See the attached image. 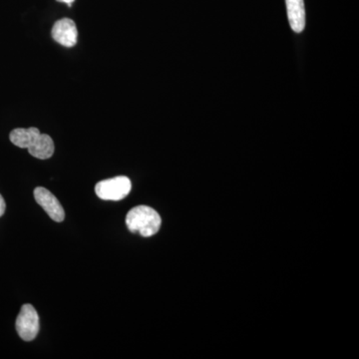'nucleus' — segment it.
Wrapping results in <instances>:
<instances>
[{
    "instance_id": "obj_1",
    "label": "nucleus",
    "mask_w": 359,
    "mask_h": 359,
    "mask_svg": "<svg viewBox=\"0 0 359 359\" xmlns=\"http://www.w3.org/2000/svg\"><path fill=\"white\" fill-rule=\"evenodd\" d=\"M14 145L21 149H27L29 154L40 160H46L54 154V142L50 136L41 134L37 128L14 129L9 135Z\"/></svg>"
},
{
    "instance_id": "obj_2",
    "label": "nucleus",
    "mask_w": 359,
    "mask_h": 359,
    "mask_svg": "<svg viewBox=\"0 0 359 359\" xmlns=\"http://www.w3.org/2000/svg\"><path fill=\"white\" fill-rule=\"evenodd\" d=\"M127 228L142 237H152L159 231L162 219L160 215L148 205H138L129 211L126 217Z\"/></svg>"
},
{
    "instance_id": "obj_6",
    "label": "nucleus",
    "mask_w": 359,
    "mask_h": 359,
    "mask_svg": "<svg viewBox=\"0 0 359 359\" xmlns=\"http://www.w3.org/2000/svg\"><path fill=\"white\" fill-rule=\"evenodd\" d=\"M51 34L53 39L63 46L73 47L77 43L76 25L70 18H62V20L56 21L52 28Z\"/></svg>"
},
{
    "instance_id": "obj_3",
    "label": "nucleus",
    "mask_w": 359,
    "mask_h": 359,
    "mask_svg": "<svg viewBox=\"0 0 359 359\" xmlns=\"http://www.w3.org/2000/svg\"><path fill=\"white\" fill-rule=\"evenodd\" d=\"M131 189L130 179L119 176L99 182L95 187V192L101 200L121 201L129 195Z\"/></svg>"
},
{
    "instance_id": "obj_7",
    "label": "nucleus",
    "mask_w": 359,
    "mask_h": 359,
    "mask_svg": "<svg viewBox=\"0 0 359 359\" xmlns=\"http://www.w3.org/2000/svg\"><path fill=\"white\" fill-rule=\"evenodd\" d=\"M290 25L295 33L304 32L306 27V9L304 0H285Z\"/></svg>"
},
{
    "instance_id": "obj_4",
    "label": "nucleus",
    "mask_w": 359,
    "mask_h": 359,
    "mask_svg": "<svg viewBox=\"0 0 359 359\" xmlns=\"http://www.w3.org/2000/svg\"><path fill=\"white\" fill-rule=\"evenodd\" d=\"M16 332L25 341H32L39 332V316L32 304H25L16 318Z\"/></svg>"
},
{
    "instance_id": "obj_8",
    "label": "nucleus",
    "mask_w": 359,
    "mask_h": 359,
    "mask_svg": "<svg viewBox=\"0 0 359 359\" xmlns=\"http://www.w3.org/2000/svg\"><path fill=\"white\" fill-rule=\"evenodd\" d=\"M6 201H4V198H2V196L0 195V217L4 216V212H6Z\"/></svg>"
},
{
    "instance_id": "obj_9",
    "label": "nucleus",
    "mask_w": 359,
    "mask_h": 359,
    "mask_svg": "<svg viewBox=\"0 0 359 359\" xmlns=\"http://www.w3.org/2000/svg\"><path fill=\"white\" fill-rule=\"evenodd\" d=\"M57 1L63 2V4H66L68 6L71 7L72 6V4L75 1V0H57Z\"/></svg>"
},
{
    "instance_id": "obj_5",
    "label": "nucleus",
    "mask_w": 359,
    "mask_h": 359,
    "mask_svg": "<svg viewBox=\"0 0 359 359\" xmlns=\"http://www.w3.org/2000/svg\"><path fill=\"white\" fill-rule=\"evenodd\" d=\"M34 198L37 204L42 207L50 219L57 223L63 222V219H65V209L50 191L43 187H37L34 190Z\"/></svg>"
}]
</instances>
